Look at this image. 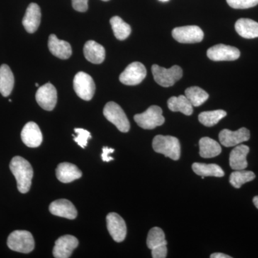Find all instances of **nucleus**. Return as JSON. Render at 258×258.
Returning <instances> with one entry per match:
<instances>
[{
	"label": "nucleus",
	"mask_w": 258,
	"mask_h": 258,
	"mask_svg": "<svg viewBox=\"0 0 258 258\" xmlns=\"http://www.w3.org/2000/svg\"><path fill=\"white\" fill-rule=\"evenodd\" d=\"M8 246L15 252L30 253L35 247V241L28 231L15 230L8 237Z\"/></svg>",
	"instance_id": "obj_3"
},
{
	"label": "nucleus",
	"mask_w": 258,
	"mask_h": 258,
	"mask_svg": "<svg viewBox=\"0 0 258 258\" xmlns=\"http://www.w3.org/2000/svg\"><path fill=\"white\" fill-rule=\"evenodd\" d=\"M77 137H74V141L80 147L85 149L87 146L88 139H91V134L88 131L83 128H75Z\"/></svg>",
	"instance_id": "obj_33"
},
{
	"label": "nucleus",
	"mask_w": 258,
	"mask_h": 258,
	"mask_svg": "<svg viewBox=\"0 0 258 258\" xmlns=\"http://www.w3.org/2000/svg\"><path fill=\"white\" fill-rule=\"evenodd\" d=\"M107 228L112 238L116 242L125 240L127 233L126 225L123 219L118 214L111 212L106 217Z\"/></svg>",
	"instance_id": "obj_11"
},
{
	"label": "nucleus",
	"mask_w": 258,
	"mask_h": 258,
	"mask_svg": "<svg viewBox=\"0 0 258 258\" xmlns=\"http://www.w3.org/2000/svg\"><path fill=\"white\" fill-rule=\"evenodd\" d=\"M152 71L156 82L165 88L174 86V83L181 79L183 76L182 69L178 66L166 69L158 64H153Z\"/></svg>",
	"instance_id": "obj_4"
},
{
	"label": "nucleus",
	"mask_w": 258,
	"mask_h": 258,
	"mask_svg": "<svg viewBox=\"0 0 258 258\" xmlns=\"http://www.w3.org/2000/svg\"><path fill=\"white\" fill-rule=\"evenodd\" d=\"M152 257L154 258H165L167 254V247L166 244L154 247L152 249Z\"/></svg>",
	"instance_id": "obj_34"
},
{
	"label": "nucleus",
	"mask_w": 258,
	"mask_h": 258,
	"mask_svg": "<svg viewBox=\"0 0 258 258\" xmlns=\"http://www.w3.org/2000/svg\"><path fill=\"white\" fill-rule=\"evenodd\" d=\"M41 20V12L40 7L36 3H31L27 8L24 16L23 25L25 30L29 33H34L40 26Z\"/></svg>",
	"instance_id": "obj_17"
},
{
	"label": "nucleus",
	"mask_w": 258,
	"mask_h": 258,
	"mask_svg": "<svg viewBox=\"0 0 258 258\" xmlns=\"http://www.w3.org/2000/svg\"><path fill=\"white\" fill-rule=\"evenodd\" d=\"M115 152L114 149H111V148L103 147V153L101 154L102 159L103 161L106 162H109V161H113V158L110 157L109 154H112Z\"/></svg>",
	"instance_id": "obj_36"
},
{
	"label": "nucleus",
	"mask_w": 258,
	"mask_h": 258,
	"mask_svg": "<svg viewBox=\"0 0 258 258\" xmlns=\"http://www.w3.org/2000/svg\"><path fill=\"white\" fill-rule=\"evenodd\" d=\"M159 1L163 2V3H166V2H169V0H159Z\"/></svg>",
	"instance_id": "obj_39"
},
{
	"label": "nucleus",
	"mask_w": 258,
	"mask_h": 258,
	"mask_svg": "<svg viewBox=\"0 0 258 258\" xmlns=\"http://www.w3.org/2000/svg\"><path fill=\"white\" fill-rule=\"evenodd\" d=\"M88 0H72L73 8L75 10L81 13L87 11Z\"/></svg>",
	"instance_id": "obj_35"
},
{
	"label": "nucleus",
	"mask_w": 258,
	"mask_h": 258,
	"mask_svg": "<svg viewBox=\"0 0 258 258\" xmlns=\"http://www.w3.org/2000/svg\"><path fill=\"white\" fill-rule=\"evenodd\" d=\"M154 150L162 154L172 160H179L181 155V147L179 139L171 136L157 135L153 140Z\"/></svg>",
	"instance_id": "obj_2"
},
{
	"label": "nucleus",
	"mask_w": 258,
	"mask_h": 258,
	"mask_svg": "<svg viewBox=\"0 0 258 258\" xmlns=\"http://www.w3.org/2000/svg\"><path fill=\"white\" fill-rule=\"evenodd\" d=\"M185 96L193 106L198 107L203 105L208 99L209 94L203 88L198 86L188 88L185 91Z\"/></svg>",
	"instance_id": "obj_28"
},
{
	"label": "nucleus",
	"mask_w": 258,
	"mask_h": 258,
	"mask_svg": "<svg viewBox=\"0 0 258 258\" xmlns=\"http://www.w3.org/2000/svg\"><path fill=\"white\" fill-rule=\"evenodd\" d=\"M168 107L173 112H181L183 114L191 115L193 113V106L186 96L171 97L168 100Z\"/></svg>",
	"instance_id": "obj_24"
},
{
	"label": "nucleus",
	"mask_w": 258,
	"mask_h": 258,
	"mask_svg": "<svg viewBox=\"0 0 258 258\" xmlns=\"http://www.w3.org/2000/svg\"><path fill=\"white\" fill-rule=\"evenodd\" d=\"M56 176L61 182L70 183L80 179L82 176V172L74 164L64 162L57 166Z\"/></svg>",
	"instance_id": "obj_20"
},
{
	"label": "nucleus",
	"mask_w": 258,
	"mask_h": 258,
	"mask_svg": "<svg viewBox=\"0 0 258 258\" xmlns=\"http://www.w3.org/2000/svg\"><path fill=\"white\" fill-rule=\"evenodd\" d=\"M23 143L28 147H40L42 142V134L38 125L35 122H28L21 132Z\"/></svg>",
	"instance_id": "obj_15"
},
{
	"label": "nucleus",
	"mask_w": 258,
	"mask_h": 258,
	"mask_svg": "<svg viewBox=\"0 0 258 258\" xmlns=\"http://www.w3.org/2000/svg\"><path fill=\"white\" fill-rule=\"evenodd\" d=\"M49 210L51 214L55 216L64 217L69 220H74L78 215L77 210L74 204L64 199L52 202L49 207Z\"/></svg>",
	"instance_id": "obj_16"
},
{
	"label": "nucleus",
	"mask_w": 258,
	"mask_h": 258,
	"mask_svg": "<svg viewBox=\"0 0 258 258\" xmlns=\"http://www.w3.org/2000/svg\"><path fill=\"white\" fill-rule=\"evenodd\" d=\"M35 86H36L37 87H38V86H39L38 83H36V84H35Z\"/></svg>",
	"instance_id": "obj_40"
},
{
	"label": "nucleus",
	"mask_w": 258,
	"mask_h": 258,
	"mask_svg": "<svg viewBox=\"0 0 258 258\" xmlns=\"http://www.w3.org/2000/svg\"><path fill=\"white\" fill-rule=\"evenodd\" d=\"M207 55L213 61H233L240 57V52L237 47L219 44L209 48Z\"/></svg>",
	"instance_id": "obj_12"
},
{
	"label": "nucleus",
	"mask_w": 258,
	"mask_h": 258,
	"mask_svg": "<svg viewBox=\"0 0 258 258\" xmlns=\"http://www.w3.org/2000/svg\"><path fill=\"white\" fill-rule=\"evenodd\" d=\"M249 138L250 132L246 128H241L235 132L224 129L219 134L220 143L225 147H236L244 142H247Z\"/></svg>",
	"instance_id": "obj_13"
},
{
	"label": "nucleus",
	"mask_w": 258,
	"mask_h": 258,
	"mask_svg": "<svg viewBox=\"0 0 258 258\" xmlns=\"http://www.w3.org/2000/svg\"><path fill=\"white\" fill-rule=\"evenodd\" d=\"M83 52L85 57L93 64L102 63L106 57L104 47L93 40L86 42L83 48Z\"/></svg>",
	"instance_id": "obj_21"
},
{
	"label": "nucleus",
	"mask_w": 258,
	"mask_h": 258,
	"mask_svg": "<svg viewBox=\"0 0 258 258\" xmlns=\"http://www.w3.org/2000/svg\"><path fill=\"white\" fill-rule=\"evenodd\" d=\"M10 170L15 176L20 192L25 194L30 191L33 169L28 161L21 157H15L10 164Z\"/></svg>",
	"instance_id": "obj_1"
},
{
	"label": "nucleus",
	"mask_w": 258,
	"mask_h": 258,
	"mask_svg": "<svg viewBox=\"0 0 258 258\" xmlns=\"http://www.w3.org/2000/svg\"><path fill=\"white\" fill-rule=\"evenodd\" d=\"M227 115L226 111L223 110L205 111L199 115V120L205 126L212 127L217 124L218 122Z\"/></svg>",
	"instance_id": "obj_29"
},
{
	"label": "nucleus",
	"mask_w": 258,
	"mask_h": 258,
	"mask_svg": "<svg viewBox=\"0 0 258 258\" xmlns=\"http://www.w3.org/2000/svg\"><path fill=\"white\" fill-rule=\"evenodd\" d=\"M48 48L52 55L62 60L69 59L72 55V48L69 42L59 40L53 34L49 37Z\"/></svg>",
	"instance_id": "obj_19"
},
{
	"label": "nucleus",
	"mask_w": 258,
	"mask_h": 258,
	"mask_svg": "<svg viewBox=\"0 0 258 258\" xmlns=\"http://www.w3.org/2000/svg\"><path fill=\"white\" fill-rule=\"evenodd\" d=\"M147 76V69L139 62H132L127 66L120 75V82L126 86H137L144 81Z\"/></svg>",
	"instance_id": "obj_8"
},
{
	"label": "nucleus",
	"mask_w": 258,
	"mask_h": 258,
	"mask_svg": "<svg viewBox=\"0 0 258 258\" xmlns=\"http://www.w3.org/2000/svg\"><path fill=\"white\" fill-rule=\"evenodd\" d=\"M249 148L247 146L240 144L236 146L230 154V165L234 170H243L248 166L247 156Z\"/></svg>",
	"instance_id": "obj_18"
},
{
	"label": "nucleus",
	"mask_w": 258,
	"mask_h": 258,
	"mask_svg": "<svg viewBox=\"0 0 258 258\" xmlns=\"http://www.w3.org/2000/svg\"><path fill=\"white\" fill-rule=\"evenodd\" d=\"M171 34L174 40L181 43H196L201 42L204 38L203 30L196 25L174 28Z\"/></svg>",
	"instance_id": "obj_9"
},
{
	"label": "nucleus",
	"mask_w": 258,
	"mask_h": 258,
	"mask_svg": "<svg viewBox=\"0 0 258 258\" xmlns=\"http://www.w3.org/2000/svg\"><path fill=\"white\" fill-rule=\"evenodd\" d=\"M79 245V240L72 235H64L55 241L52 254L55 258H69Z\"/></svg>",
	"instance_id": "obj_14"
},
{
	"label": "nucleus",
	"mask_w": 258,
	"mask_h": 258,
	"mask_svg": "<svg viewBox=\"0 0 258 258\" xmlns=\"http://www.w3.org/2000/svg\"><path fill=\"white\" fill-rule=\"evenodd\" d=\"M192 169L195 174L201 176H216L222 177L225 172L221 167L215 164H203V163H194Z\"/></svg>",
	"instance_id": "obj_26"
},
{
	"label": "nucleus",
	"mask_w": 258,
	"mask_h": 258,
	"mask_svg": "<svg viewBox=\"0 0 258 258\" xmlns=\"http://www.w3.org/2000/svg\"><path fill=\"white\" fill-rule=\"evenodd\" d=\"M147 247L152 249L163 244H167L164 231L159 227H153L148 234L147 240Z\"/></svg>",
	"instance_id": "obj_31"
},
{
	"label": "nucleus",
	"mask_w": 258,
	"mask_h": 258,
	"mask_svg": "<svg viewBox=\"0 0 258 258\" xmlns=\"http://www.w3.org/2000/svg\"><path fill=\"white\" fill-rule=\"evenodd\" d=\"M35 98L37 103L45 111H52L56 106L57 94L53 85L48 83L38 88Z\"/></svg>",
	"instance_id": "obj_10"
},
{
	"label": "nucleus",
	"mask_w": 258,
	"mask_h": 258,
	"mask_svg": "<svg viewBox=\"0 0 258 258\" xmlns=\"http://www.w3.org/2000/svg\"><path fill=\"white\" fill-rule=\"evenodd\" d=\"M222 148L214 139L203 137L200 140V155L203 158H213L220 155Z\"/></svg>",
	"instance_id": "obj_25"
},
{
	"label": "nucleus",
	"mask_w": 258,
	"mask_h": 258,
	"mask_svg": "<svg viewBox=\"0 0 258 258\" xmlns=\"http://www.w3.org/2000/svg\"><path fill=\"white\" fill-rule=\"evenodd\" d=\"M253 203L256 208L258 209V196L254 197L253 198Z\"/></svg>",
	"instance_id": "obj_38"
},
{
	"label": "nucleus",
	"mask_w": 258,
	"mask_h": 258,
	"mask_svg": "<svg viewBox=\"0 0 258 258\" xmlns=\"http://www.w3.org/2000/svg\"><path fill=\"white\" fill-rule=\"evenodd\" d=\"M14 75L8 64L0 66V93L4 97L10 96L14 88Z\"/></svg>",
	"instance_id": "obj_23"
},
{
	"label": "nucleus",
	"mask_w": 258,
	"mask_h": 258,
	"mask_svg": "<svg viewBox=\"0 0 258 258\" xmlns=\"http://www.w3.org/2000/svg\"><path fill=\"white\" fill-rule=\"evenodd\" d=\"M255 178V174L251 171L235 170L231 174L230 183L237 189L240 188L245 183L252 181Z\"/></svg>",
	"instance_id": "obj_30"
},
{
	"label": "nucleus",
	"mask_w": 258,
	"mask_h": 258,
	"mask_svg": "<svg viewBox=\"0 0 258 258\" xmlns=\"http://www.w3.org/2000/svg\"><path fill=\"white\" fill-rule=\"evenodd\" d=\"M134 120L141 128L154 129L164 124L165 118L163 116L160 107L152 106L144 113L134 115Z\"/></svg>",
	"instance_id": "obj_6"
},
{
	"label": "nucleus",
	"mask_w": 258,
	"mask_h": 258,
	"mask_svg": "<svg viewBox=\"0 0 258 258\" xmlns=\"http://www.w3.org/2000/svg\"><path fill=\"white\" fill-rule=\"evenodd\" d=\"M112 30L114 33L115 37L118 40H124L128 38L132 32V28L130 25L125 23L120 17L114 16L110 20Z\"/></svg>",
	"instance_id": "obj_27"
},
{
	"label": "nucleus",
	"mask_w": 258,
	"mask_h": 258,
	"mask_svg": "<svg viewBox=\"0 0 258 258\" xmlns=\"http://www.w3.org/2000/svg\"><path fill=\"white\" fill-rule=\"evenodd\" d=\"M235 30L241 37L246 39L258 37V23L250 19L241 18L236 22Z\"/></svg>",
	"instance_id": "obj_22"
},
{
	"label": "nucleus",
	"mask_w": 258,
	"mask_h": 258,
	"mask_svg": "<svg viewBox=\"0 0 258 258\" xmlns=\"http://www.w3.org/2000/svg\"><path fill=\"white\" fill-rule=\"evenodd\" d=\"M211 258H231V256L227 255L224 253H220V252H217V253H213L210 255Z\"/></svg>",
	"instance_id": "obj_37"
},
{
	"label": "nucleus",
	"mask_w": 258,
	"mask_h": 258,
	"mask_svg": "<svg viewBox=\"0 0 258 258\" xmlns=\"http://www.w3.org/2000/svg\"><path fill=\"white\" fill-rule=\"evenodd\" d=\"M227 4L234 9H248L258 5V0H227Z\"/></svg>",
	"instance_id": "obj_32"
},
{
	"label": "nucleus",
	"mask_w": 258,
	"mask_h": 258,
	"mask_svg": "<svg viewBox=\"0 0 258 258\" xmlns=\"http://www.w3.org/2000/svg\"><path fill=\"white\" fill-rule=\"evenodd\" d=\"M103 1L107 2V1H109V0H103Z\"/></svg>",
	"instance_id": "obj_41"
},
{
	"label": "nucleus",
	"mask_w": 258,
	"mask_h": 258,
	"mask_svg": "<svg viewBox=\"0 0 258 258\" xmlns=\"http://www.w3.org/2000/svg\"><path fill=\"white\" fill-rule=\"evenodd\" d=\"M74 87L78 96L84 101L92 99L96 91V85L92 77L84 72H79L76 75Z\"/></svg>",
	"instance_id": "obj_7"
},
{
	"label": "nucleus",
	"mask_w": 258,
	"mask_h": 258,
	"mask_svg": "<svg viewBox=\"0 0 258 258\" xmlns=\"http://www.w3.org/2000/svg\"><path fill=\"white\" fill-rule=\"evenodd\" d=\"M103 115L106 119L114 124L120 132L127 133L130 129V123L126 115L121 107L115 102L111 101L106 103L103 109Z\"/></svg>",
	"instance_id": "obj_5"
}]
</instances>
